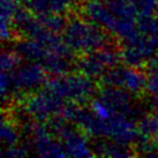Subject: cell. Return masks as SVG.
Here are the masks:
<instances>
[{"mask_svg":"<svg viewBox=\"0 0 158 158\" xmlns=\"http://www.w3.org/2000/svg\"><path fill=\"white\" fill-rule=\"evenodd\" d=\"M64 40L74 53L96 51L110 44L107 31L88 21L87 19L73 18L67 22L64 30Z\"/></svg>","mask_w":158,"mask_h":158,"instance_id":"1","label":"cell"},{"mask_svg":"<svg viewBox=\"0 0 158 158\" xmlns=\"http://www.w3.org/2000/svg\"><path fill=\"white\" fill-rule=\"evenodd\" d=\"M45 88L65 102L75 104L91 101L96 91L92 79L83 73L56 76L46 82Z\"/></svg>","mask_w":158,"mask_h":158,"instance_id":"2","label":"cell"},{"mask_svg":"<svg viewBox=\"0 0 158 158\" xmlns=\"http://www.w3.org/2000/svg\"><path fill=\"white\" fill-rule=\"evenodd\" d=\"M46 74V70L40 62L20 64V66L9 73L10 96L18 97L19 95H27L40 90L48 82Z\"/></svg>","mask_w":158,"mask_h":158,"instance_id":"3","label":"cell"},{"mask_svg":"<svg viewBox=\"0 0 158 158\" xmlns=\"http://www.w3.org/2000/svg\"><path fill=\"white\" fill-rule=\"evenodd\" d=\"M66 102L44 88L40 91L31 92L24 98L23 113L38 121H46L56 115H60Z\"/></svg>","mask_w":158,"mask_h":158,"instance_id":"4","label":"cell"},{"mask_svg":"<svg viewBox=\"0 0 158 158\" xmlns=\"http://www.w3.org/2000/svg\"><path fill=\"white\" fill-rule=\"evenodd\" d=\"M26 129L30 137L29 147L40 157H65L67 156L62 142L54 139L48 123L35 120L27 123Z\"/></svg>","mask_w":158,"mask_h":158,"instance_id":"5","label":"cell"},{"mask_svg":"<svg viewBox=\"0 0 158 158\" xmlns=\"http://www.w3.org/2000/svg\"><path fill=\"white\" fill-rule=\"evenodd\" d=\"M120 59V52H117L114 48L105 46L103 48L85 53L77 60V69L88 75L91 79L102 77L109 69L117 66Z\"/></svg>","mask_w":158,"mask_h":158,"instance_id":"6","label":"cell"},{"mask_svg":"<svg viewBox=\"0 0 158 158\" xmlns=\"http://www.w3.org/2000/svg\"><path fill=\"white\" fill-rule=\"evenodd\" d=\"M104 85L118 87L133 95L145 90V74L131 66H114L102 76Z\"/></svg>","mask_w":158,"mask_h":158,"instance_id":"7","label":"cell"},{"mask_svg":"<svg viewBox=\"0 0 158 158\" xmlns=\"http://www.w3.org/2000/svg\"><path fill=\"white\" fill-rule=\"evenodd\" d=\"M97 97L104 102L115 113L126 114L132 118H134L137 114L135 106L133 105L132 94L123 88L104 85L99 90Z\"/></svg>","mask_w":158,"mask_h":158,"instance_id":"8","label":"cell"},{"mask_svg":"<svg viewBox=\"0 0 158 158\" xmlns=\"http://www.w3.org/2000/svg\"><path fill=\"white\" fill-rule=\"evenodd\" d=\"M58 137L61 140L67 156L83 158L95 155L92 147H90L89 144L85 133L82 129L81 131L74 129L69 125V123L62 128Z\"/></svg>","mask_w":158,"mask_h":158,"instance_id":"9","label":"cell"},{"mask_svg":"<svg viewBox=\"0 0 158 158\" xmlns=\"http://www.w3.org/2000/svg\"><path fill=\"white\" fill-rule=\"evenodd\" d=\"M82 14L88 21L112 34L117 18L110 10L107 4H103V1L85 0L82 6Z\"/></svg>","mask_w":158,"mask_h":158,"instance_id":"10","label":"cell"},{"mask_svg":"<svg viewBox=\"0 0 158 158\" xmlns=\"http://www.w3.org/2000/svg\"><path fill=\"white\" fill-rule=\"evenodd\" d=\"M27 8L36 16L65 14L74 8L76 0H26Z\"/></svg>","mask_w":158,"mask_h":158,"instance_id":"11","label":"cell"},{"mask_svg":"<svg viewBox=\"0 0 158 158\" xmlns=\"http://www.w3.org/2000/svg\"><path fill=\"white\" fill-rule=\"evenodd\" d=\"M14 50L19 53L20 57L27 61H35L40 64L50 51L40 42L34 38H28V37L16 42L14 45Z\"/></svg>","mask_w":158,"mask_h":158,"instance_id":"12","label":"cell"},{"mask_svg":"<svg viewBox=\"0 0 158 158\" xmlns=\"http://www.w3.org/2000/svg\"><path fill=\"white\" fill-rule=\"evenodd\" d=\"M20 1L18 0H1L0 1V29L1 38L4 42H8L13 38V16L16 9L20 7Z\"/></svg>","mask_w":158,"mask_h":158,"instance_id":"13","label":"cell"},{"mask_svg":"<svg viewBox=\"0 0 158 158\" xmlns=\"http://www.w3.org/2000/svg\"><path fill=\"white\" fill-rule=\"evenodd\" d=\"M46 73L53 76H60L67 74L72 69V58L64 56L61 53L48 51L45 58L40 61Z\"/></svg>","mask_w":158,"mask_h":158,"instance_id":"14","label":"cell"},{"mask_svg":"<svg viewBox=\"0 0 158 158\" xmlns=\"http://www.w3.org/2000/svg\"><path fill=\"white\" fill-rule=\"evenodd\" d=\"M92 149H94V154L98 155V156H103V157L123 158L129 157V156L134 155L132 148L129 145L119 143V142L113 140L96 141Z\"/></svg>","mask_w":158,"mask_h":158,"instance_id":"15","label":"cell"},{"mask_svg":"<svg viewBox=\"0 0 158 158\" xmlns=\"http://www.w3.org/2000/svg\"><path fill=\"white\" fill-rule=\"evenodd\" d=\"M120 59L125 65L136 68L147 65L148 62L144 54L135 45H123V48L120 50Z\"/></svg>","mask_w":158,"mask_h":158,"instance_id":"16","label":"cell"},{"mask_svg":"<svg viewBox=\"0 0 158 158\" xmlns=\"http://www.w3.org/2000/svg\"><path fill=\"white\" fill-rule=\"evenodd\" d=\"M1 140L4 148H10L19 144L20 132L19 126L9 118L2 117L1 120Z\"/></svg>","mask_w":158,"mask_h":158,"instance_id":"17","label":"cell"},{"mask_svg":"<svg viewBox=\"0 0 158 158\" xmlns=\"http://www.w3.org/2000/svg\"><path fill=\"white\" fill-rule=\"evenodd\" d=\"M107 6L117 19H136L137 13L132 0H107Z\"/></svg>","mask_w":158,"mask_h":158,"instance_id":"18","label":"cell"},{"mask_svg":"<svg viewBox=\"0 0 158 158\" xmlns=\"http://www.w3.org/2000/svg\"><path fill=\"white\" fill-rule=\"evenodd\" d=\"M42 24L54 34H60L65 30L67 26L66 19L64 18V14H48L44 16H40Z\"/></svg>","mask_w":158,"mask_h":158,"instance_id":"19","label":"cell"},{"mask_svg":"<svg viewBox=\"0 0 158 158\" xmlns=\"http://www.w3.org/2000/svg\"><path fill=\"white\" fill-rule=\"evenodd\" d=\"M137 129L140 135L143 137H151L158 134V114L152 113L149 115H144L140 119Z\"/></svg>","mask_w":158,"mask_h":158,"instance_id":"20","label":"cell"},{"mask_svg":"<svg viewBox=\"0 0 158 158\" xmlns=\"http://www.w3.org/2000/svg\"><path fill=\"white\" fill-rule=\"evenodd\" d=\"M136 8L137 18L154 16L158 10V0H132Z\"/></svg>","mask_w":158,"mask_h":158,"instance_id":"21","label":"cell"},{"mask_svg":"<svg viewBox=\"0 0 158 158\" xmlns=\"http://www.w3.org/2000/svg\"><path fill=\"white\" fill-rule=\"evenodd\" d=\"M22 58L19 56V53L14 50V51H6L1 53V72H13L16 67L20 66Z\"/></svg>","mask_w":158,"mask_h":158,"instance_id":"22","label":"cell"},{"mask_svg":"<svg viewBox=\"0 0 158 158\" xmlns=\"http://www.w3.org/2000/svg\"><path fill=\"white\" fill-rule=\"evenodd\" d=\"M145 91H148L151 95L158 94V66H147Z\"/></svg>","mask_w":158,"mask_h":158,"instance_id":"23","label":"cell"},{"mask_svg":"<svg viewBox=\"0 0 158 158\" xmlns=\"http://www.w3.org/2000/svg\"><path fill=\"white\" fill-rule=\"evenodd\" d=\"M30 147L29 145H14L10 148H4L2 156L7 158H21L29 154Z\"/></svg>","mask_w":158,"mask_h":158,"instance_id":"24","label":"cell"},{"mask_svg":"<svg viewBox=\"0 0 158 158\" xmlns=\"http://www.w3.org/2000/svg\"><path fill=\"white\" fill-rule=\"evenodd\" d=\"M151 107H152L154 113L158 114V94L157 95H154V98L151 101Z\"/></svg>","mask_w":158,"mask_h":158,"instance_id":"25","label":"cell"},{"mask_svg":"<svg viewBox=\"0 0 158 158\" xmlns=\"http://www.w3.org/2000/svg\"><path fill=\"white\" fill-rule=\"evenodd\" d=\"M155 18H156V20H157V22H158V10H157V13L155 14Z\"/></svg>","mask_w":158,"mask_h":158,"instance_id":"26","label":"cell"},{"mask_svg":"<svg viewBox=\"0 0 158 158\" xmlns=\"http://www.w3.org/2000/svg\"><path fill=\"white\" fill-rule=\"evenodd\" d=\"M91 1H103L104 2V1H107V0H91Z\"/></svg>","mask_w":158,"mask_h":158,"instance_id":"27","label":"cell"},{"mask_svg":"<svg viewBox=\"0 0 158 158\" xmlns=\"http://www.w3.org/2000/svg\"><path fill=\"white\" fill-rule=\"evenodd\" d=\"M18 1H20V2H22V1H23V0H18Z\"/></svg>","mask_w":158,"mask_h":158,"instance_id":"28","label":"cell"}]
</instances>
